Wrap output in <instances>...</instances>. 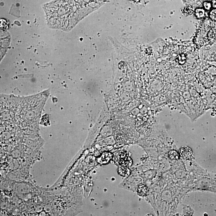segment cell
Returning <instances> with one entry per match:
<instances>
[{
	"instance_id": "obj_6",
	"label": "cell",
	"mask_w": 216,
	"mask_h": 216,
	"mask_svg": "<svg viewBox=\"0 0 216 216\" xmlns=\"http://www.w3.org/2000/svg\"><path fill=\"white\" fill-rule=\"evenodd\" d=\"M216 38V27L210 28L208 33V38L213 39Z\"/></svg>"
},
{
	"instance_id": "obj_5",
	"label": "cell",
	"mask_w": 216,
	"mask_h": 216,
	"mask_svg": "<svg viewBox=\"0 0 216 216\" xmlns=\"http://www.w3.org/2000/svg\"><path fill=\"white\" fill-rule=\"evenodd\" d=\"M168 156L172 160H178L179 158V153L175 150H171L168 153Z\"/></svg>"
},
{
	"instance_id": "obj_1",
	"label": "cell",
	"mask_w": 216,
	"mask_h": 216,
	"mask_svg": "<svg viewBox=\"0 0 216 216\" xmlns=\"http://www.w3.org/2000/svg\"><path fill=\"white\" fill-rule=\"evenodd\" d=\"M104 2V0H54L46 5L47 23L53 28L71 29Z\"/></svg>"
},
{
	"instance_id": "obj_8",
	"label": "cell",
	"mask_w": 216,
	"mask_h": 216,
	"mask_svg": "<svg viewBox=\"0 0 216 216\" xmlns=\"http://www.w3.org/2000/svg\"><path fill=\"white\" fill-rule=\"evenodd\" d=\"M209 17L211 20L216 21V9H214L210 12Z\"/></svg>"
},
{
	"instance_id": "obj_3",
	"label": "cell",
	"mask_w": 216,
	"mask_h": 216,
	"mask_svg": "<svg viewBox=\"0 0 216 216\" xmlns=\"http://www.w3.org/2000/svg\"><path fill=\"white\" fill-rule=\"evenodd\" d=\"M148 191V190L147 187L144 185H140L138 190V194L140 195L141 196H144L146 195Z\"/></svg>"
},
{
	"instance_id": "obj_10",
	"label": "cell",
	"mask_w": 216,
	"mask_h": 216,
	"mask_svg": "<svg viewBox=\"0 0 216 216\" xmlns=\"http://www.w3.org/2000/svg\"><path fill=\"white\" fill-rule=\"evenodd\" d=\"M212 7L213 8L216 9V0H213L211 2Z\"/></svg>"
},
{
	"instance_id": "obj_7",
	"label": "cell",
	"mask_w": 216,
	"mask_h": 216,
	"mask_svg": "<svg viewBox=\"0 0 216 216\" xmlns=\"http://www.w3.org/2000/svg\"><path fill=\"white\" fill-rule=\"evenodd\" d=\"M184 13L186 15L190 16L193 14L194 11L192 8L190 7H186L183 11Z\"/></svg>"
},
{
	"instance_id": "obj_9",
	"label": "cell",
	"mask_w": 216,
	"mask_h": 216,
	"mask_svg": "<svg viewBox=\"0 0 216 216\" xmlns=\"http://www.w3.org/2000/svg\"><path fill=\"white\" fill-rule=\"evenodd\" d=\"M203 6L204 9H205L207 10H209L211 9V8L212 7L211 3L209 2L205 1L203 3Z\"/></svg>"
},
{
	"instance_id": "obj_2",
	"label": "cell",
	"mask_w": 216,
	"mask_h": 216,
	"mask_svg": "<svg viewBox=\"0 0 216 216\" xmlns=\"http://www.w3.org/2000/svg\"><path fill=\"white\" fill-rule=\"evenodd\" d=\"M180 154L181 157L186 160H191L193 157L192 150L186 146L181 148L180 149Z\"/></svg>"
},
{
	"instance_id": "obj_4",
	"label": "cell",
	"mask_w": 216,
	"mask_h": 216,
	"mask_svg": "<svg viewBox=\"0 0 216 216\" xmlns=\"http://www.w3.org/2000/svg\"><path fill=\"white\" fill-rule=\"evenodd\" d=\"M195 15L197 18H202L205 16V11L203 9H197L195 11Z\"/></svg>"
}]
</instances>
